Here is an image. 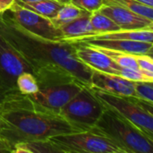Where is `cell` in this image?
Segmentation results:
<instances>
[{"label": "cell", "instance_id": "obj_1", "mask_svg": "<svg viewBox=\"0 0 153 153\" xmlns=\"http://www.w3.org/2000/svg\"><path fill=\"white\" fill-rule=\"evenodd\" d=\"M0 34L30 65L37 82L72 75L89 86L91 69L76 56L74 42L37 36L19 25L8 12L0 14Z\"/></svg>", "mask_w": 153, "mask_h": 153}, {"label": "cell", "instance_id": "obj_2", "mask_svg": "<svg viewBox=\"0 0 153 153\" xmlns=\"http://www.w3.org/2000/svg\"><path fill=\"white\" fill-rule=\"evenodd\" d=\"M80 132L59 114L43 110L18 91L0 98V152L19 143Z\"/></svg>", "mask_w": 153, "mask_h": 153}, {"label": "cell", "instance_id": "obj_3", "mask_svg": "<svg viewBox=\"0 0 153 153\" xmlns=\"http://www.w3.org/2000/svg\"><path fill=\"white\" fill-rule=\"evenodd\" d=\"M91 130L109 139L125 153L153 152L152 140L109 108H105Z\"/></svg>", "mask_w": 153, "mask_h": 153}, {"label": "cell", "instance_id": "obj_4", "mask_svg": "<svg viewBox=\"0 0 153 153\" xmlns=\"http://www.w3.org/2000/svg\"><path fill=\"white\" fill-rule=\"evenodd\" d=\"M96 97L107 108L124 117L150 139H153L152 103L134 96H121L91 89Z\"/></svg>", "mask_w": 153, "mask_h": 153}, {"label": "cell", "instance_id": "obj_5", "mask_svg": "<svg viewBox=\"0 0 153 153\" xmlns=\"http://www.w3.org/2000/svg\"><path fill=\"white\" fill-rule=\"evenodd\" d=\"M38 85V91L27 96L38 108L56 114L85 86L72 75L39 81Z\"/></svg>", "mask_w": 153, "mask_h": 153}, {"label": "cell", "instance_id": "obj_6", "mask_svg": "<svg viewBox=\"0 0 153 153\" xmlns=\"http://www.w3.org/2000/svg\"><path fill=\"white\" fill-rule=\"evenodd\" d=\"M105 106L89 86H84L59 111V115L80 131L91 130L105 110Z\"/></svg>", "mask_w": 153, "mask_h": 153}, {"label": "cell", "instance_id": "obj_7", "mask_svg": "<svg viewBox=\"0 0 153 153\" xmlns=\"http://www.w3.org/2000/svg\"><path fill=\"white\" fill-rule=\"evenodd\" d=\"M48 140L59 153H125L109 139L92 130L58 134Z\"/></svg>", "mask_w": 153, "mask_h": 153}, {"label": "cell", "instance_id": "obj_8", "mask_svg": "<svg viewBox=\"0 0 153 153\" xmlns=\"http://www.w3.org/2000/svg\"><path fill=\"white\" fill-rule=\"evenodd\" d=\"M32 69L15 48L0 34V98L18 91L17 77Z\"/></svg>", "mask_w": 153, "mask_h": 153}, {"label": "cell", "instance_id": "obj_9", "mask_svg": "<svg viewBox=\"0 0 153 153\" xmlns=\"http://www.w3.org/2000/svg\"><path fill=\"white\" fill-rule=\"evenodd\" d=\"M7 12L19 25L30 32L51 40H65L60 29L55 27L49 18L38 14L16 2Z\"/></svg>", "mask_w": 153, "mask_h": 153}, {"label": "cell", "instance_id": "obj_10", "mask_svg": "<svg viewBox=\"0 0 153 153\" xmlns=\"http://www.w3.org/2000/svg\"><path fill=\"white\" fill-rule=\"evenodd\" d=\"M98 11L113 20L121 30L153 29V21L107 0H104V5Z\"/></svg>", "mask_w": 153, "mask_h": 153}, {"label": "cell", "instance_id": "obj_11", "mask_svg": "<svg viewBox=\"0 0 153 153\" xmlns=\"http://www.w3.org/2000/svg\"><path fill=\"white\" fill-rule=\"evenodd\" d=\"M89 87L115 95L134 96V82L117 74L92 69Z\"/></svg>", "mask_w": 153, "mask_h": 153}, {"label": "cell", "instance_id": "obj_12", "mask_svg": "<svg viewBox=\"0 0 153 153\" xmlns=\"http://www.w3.org/2000/svg\"><path fill=\"white\" fill-rule=\"evenodd\" d=\"M73 42L75 43L76 56L89 68L108 74H117L119 65L105 53L87 43Z\"/></svg>", "mask_w": 153, "mask_h": 153}, {"label": "cell", "instance_id": "obj_13", "mask_svg": "<svg viewBox=\"0 0 153 153\" xmlns=\"http://www.w3.org/2000/svg\"><path fill=\"white\" fill-rule=\"evenodd\" d=\"M76 42H84L93 47L121 51L132 55H150L152 56L153 43L150 42H142L135 40L128 39H91L83 41Z\"/></svg>", "mask_w": 153, "mask_h": 153}, {"label": "cell", "instance_id": "obj_14", "mask_svg": "<svg viewBox=\"0 0 153 153\" xmlns=\"http://www.w3.org/2000/svg\"><path fill=\"white\" fill-rule=\"evenodd\" d=\"M128 39L142 42L153 43V29H139V30H119L116 31L87 36L74 41H83L86 39Z\"/></svg>", "mask_w": 153, "mask_h": 153}, {"label": "cell", "instance_id": "obj_15", "mask_svg": "<svg viewBox=\"0 0 153 153\" xmlns=\"http://www.w3.org/2000/svg\"><path fill=\"white\" fill-rule=\"evenodd\" d=\"M91 14V13L85 11L81 16L73 22L61 27L60 30L64 35L65 40L74 41L79 39L93 35V30L90 21Z\"/></svg>", "mask_w": 153, "mask_h": 153}, {"label": "cell", "instance_id": "obj_16", "mask_svg": "<svg viewBox=\"0 0 153 153\" xmlns=\"http://www.w3.org/2000/svg\"><path fill=\"white\" fill-rule=\"evenodd\" d=\"M11 152L13 153H59L48 140L29 141L16 143Z\"/></svg>", "mask_w": 153, "mask_h": 153}, {"label": "cell", "instance_id": "obj_17", "mask_svg": "<svg viewBox=\"0 0 153 153\" xmlns=\"http://www.w3.org/2000/svg\"><path fill=\"white\" fill-rule=\"evenodd\" d=\"M15 2L20 5L49 19L55 17L64 4L56 0H42L35 3H23L15 0Z\"/></svg>", "mask_w": 153, "mask_h": 153}, {"label": "cell", "instance_id": "obj_18", "mask_svg": "<svg viewBox=\"0 0 153 153\" xmlns=\"http://www.w3.org/2000/svg\"><path fill=\"white\" fill-rule=\"evenodd\" d=\"M84 12L85 11L82 10L78 6L74 5L73 3L69 2L64 4L63 6L60 8V10L57 12L56 15L51 18L50 20L55 27L60 29L64 25L73 22L76 18L81 16Z\"/></svg>", "mask_w": 153, "mask_h": 153}, {"label": "cell", "instance_id": "obj_19", "mask_svg": "<svg viewBox=\"0 0 153 153\" xmlns=\"http://www.w3.org/2000/svg\"><path fill=\"white\" fill-rule=\"evenodd\" d=\"M90 21H91L92 30H93V35L102 34V33H107V32H111V31L121 30L114 22L113 20H111L106 14L100 13V11L91 13Z\"/></svg>", "mask_w": 153, "mask_h": 153}, {"label": "cell", "instance_id": "obj_20", "mask_svg": "<svg viewBox=\"0 0 153 153\" xmlns=\"http://www.w3.org/2000/svg\"><path fill=\"white\" fill-rule=\"evenodd\" d=\"M95 48H98V49H100L103 53H105L107 56H108L119 66L126 67V68L135 69V70H140L138 68V66H137L134 55L128 54V53H125V52H121V51H116V50H111V49L98 48V47H95Z\"/></svg>", "mask_w": 153, "mask_h": 153}, {"label": "cell", "instance_id": "obj_21", "mask_svg": "<svg viewBox=\"0 0 153 153\" xmlns=\"http://www.w3.org/2000/svg\"><path fill=\"white\" fill-rule=\"evenodd\" d=\"M16 88L22 94L30 95L38 91L39 85L36 77L31 72H24L17 77Z\"/></svg>", "mask_w": 153, "mask_h": 153}, {"label": "cell", "instance_id": "obj_22", "mask_svg": "<svg viewBox=\"0 0 153 153\" xmlns=\"http://www.w3.org/2000/svg\"><path fill=\"white\" fill-rule=\"evenodd\" d=\"M118 6L126 8L137 14L153 21V7L143 4L135 0H107Z\"/></svg>", "mask_w": 153, "mask_h": 153}, {"label": "cell", "instance_id": "obj_23", "mask_svg": "<svg viewBox=\"0 0 153 153\" xmlns=\"http://www.w3.org/2000/svg\"><path fill=\"white\" fill-rule=\"evenodd\" d=\"M134 97L142 100L152 103L153 86L152 82H134Z\"/></svg>", "mask_w": 153, "mask_h": 153}, {"label": "cell", "instance_id": "obj_24", "mask_svg": "<svg viewBox=\"0 0 153 153\" xmlns=\"http://www.w3.org/2000/svg\"><path fill=\"white\" fill-rule=\"evenodd\" d=\"M117 75H119L132 82H153V78L149 77L141 70H135L121 66H119Z\"/></svg>", "mask_w": 153, "mask_h": 153}, {"label": "cell", "instance_id": "obj_25", "mask_svg": "<svg viewBox=\"0 0 153 153\" xmlns=\"http://www.w3.org/2000/svg\"><path fill=\"white\" fill-rule=\"evenodd\" d=\"M138 68L149 77L153 78V59L150 55H134Z\"/></svg>", "mask_w": 153, "mask_h": 153}, {"label": "cell", "instance_id": "obj_26", "mask_svg": "<svg viewBox=\"0 0 153 153\" xmlns=\"http://www.w3.org/2000/svg\"><path fill=\"white\" fill-rule=\"evenodd\" d=\"M71 3L91 13L100 10L104 5V0H72Z\"/></svg>", "mask_w": 153, "mask_h": 153}, {"label": "cell", "instance_id": "obj_27", "mask_svg": "<svg viewBox=\"0 0 153 153\" xmlns=\"http://www.w3.org/2000/svg\"><path fill=\"white\" fill-rule=\"evenodd\" d=\"M15 0H0V14L11 9Z\"/></svg>", "mask_w": 153, "mask_h": 153}, {"label": "cell", "instance_id": "obj_28", "mask_svg": "<svg viewBox=\"0 0 153 153\" xmlns=\"http://www.w3.org/2000/svg\"><path fill=\"white\" fill-rule=\"evenodd\" d=\"M143 4H145L147 6H150V7H153V0H135Z\"/></svg>", "mask_w": 153, "mask_h": 153}, {"label": "cell", "instance_id": "obj_29", "mask_svg": "<svg viewBox=\"0 0 153 153\" xmlns=\"http://www.w3.org/2000/svg\"><path fill=\"white\" fill-rule=\"evenodd\" d=\"M20 2H23V3H35V2H39V1H42V0H18Z\"/></svg>", "mask_w": 153, "mask_h": 153}, {"label": "cell", "instance_id": "obj_30", "mask_svg": "<svg viewBox=\"0 0 153 153\" xmlns=\"http://www.w3.org/2000/svg\"><path fill=\"white\" fill-rule=\"evenodd\" d=\"M56 1H57V2H60V3H62V4H66V3H69V2H71L72 0H56Z\"/></svg>", "mask_w": 153, "mask_h": 153}]
</instances>
